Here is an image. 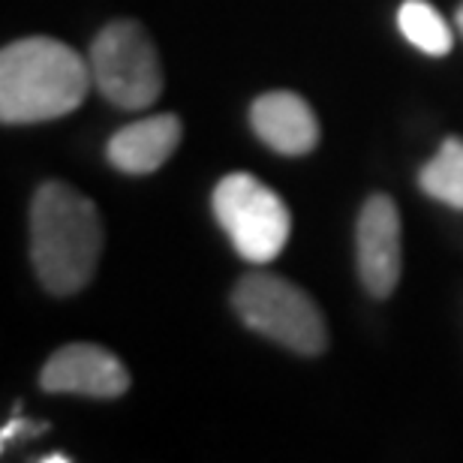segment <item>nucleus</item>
<instances>
[{"label": "nucleus", "mask_w": 463, "mask_h": 463, "mask_svg": "<svg viewBox=\"0 0 463 463\" xmlns=\"http://www.w3.org/2000/svg\"><path fill=\"white\" fill-rule=\"evenodd\" d=\"M103 256L97 205L63 181H45L31 202V262L52 295L85 289Z\"/></svg>", "instance_id": "obj_1"}, {"label": "nucleus", "mask_w": 463, "mask_h": 463, "mask_svg": "<svg viewBox=\"0 0 463 463\" xmlns=\"http://www.w3.org/2000/svg\"><path fill=\"white\" fill-rule=\"evenodd\" d=\"M94 85L90 63L67 43L27 36L0 52V120L40 124L85 103Z\"/></svg>", "instance_id": "obj_2"}, {"label": "nucleus", "mask_w": 463, "mask_h": 463, "mask_svg": "<svg viewBox=\"0 0 463 463\" xmlns=\"http://www.w3.org/2000/svg\"><path fill=\"white\" fill-rule=\"evenodd\" d=\"M232 304L247 328L298 352V355H319L328 346L326 319H322L317 301L286 277H241V283L232 292Z\"/></svg>", "instance_id": "obj_3"}, {"label": "nucleus", "mask_w": 463, "mask_h": 463, "mask_svg": "<svg viewBox=\"0 0 463 463\" xmlns=\"http://www.w3.org/2000/svg\"><path fill=\"white\" fill-rule=\"evenodd\" d=\"M217 223L223 226L241 259L265 265L283 253L292 232L286 202L247 172L226 175L211 196Z\"/></svg>", "instance_id": "obj_4"}, {"label": "nucleus", "mask_w": 463, "mask_h": 463, "mask_svg": "<svg viewBox=\"0 0 463 463\" xmlns=\"http://www.w3.org/2000/svg\"><path fill=\"white\" fill-rule=\"evenodd\" d=\"M90 76L118 109H147L163 94V70L151 36L129 18L106 24L90 45Z\"/></svg>", "instance_id": "obj_5"}, {"label": "nucleus", "mask_w": 463, "mask_h": 463, "mask_svg": "<svg viewBox=\"0 0 463 463\" xmlns=\"http://www.w3.org/2000/svg\"><path fill=\"white\" fill-rule=\"evenodd\" d=\"M358 274L373 298H388L401 280V211L385 193L364 202L355 226Z\"/></svg>", "instance_id": "obj_6"}, {"label": "nucleus", "mask_w": 463, "mask_h": 463, "mask_svg": "<svg viewBox=\"0 0 463 463\" xmlns=\"http://www.w3.org/2000/svg\"><path fill=\"white\" fill-rule=\"evenodd\" d=\"M40 385L52 394H85L109 401L127 392L129 373L115 352L97 344H70L43 364Z\"/></svg>", "instance_id": "obj_7"}, {"label": "nucleus", "mask_w": 463, "mask_h": 463, "mask_svg": "<svg viewBox=\"0 0 463 463\" xmlns=\"http://www.w3.org/2000/svg\"><path fill=\"white\" fill-rule=\"evenodd\" d=\"M250 124L268 147L283 156L310 154L319 142V120L292 90H268L250 109Z\"/></svg>", "instance_id": "obj_8"}, {"label": "nucleus", "mask_w": 463, "mask_h": 463, "mask_svg": "<svg viewBox=\"0 0 463 463\" xmlns=\"http://www.w3.org/2000/svg\"><path fill=\"white\" fill-rule=\"evenodd\" d=\"M181 120L172 112L133 120V124H127L109 138L106 156L115 169L127 175L156 172L175 154V147L181 145Z\"/></svg>", "instance_id": "obj_9"}, {"label": "nucleus", "mask_w": 463, "mask_h": 463, "mask_svg": "<svg viewBox=\"0 0 463 463\" xmlns=\"http://www.w3.org/2000/svg\"><path fill=\"white\" fill-rule=\"evenodd\" d=\"M419 187L442 205L463 211V142L458 136L446 138L437 156L419 172Z\"/></svg>", "instance_id": "obj_10"}, {"label": "nucleus", "mask_w": 463, "mask_h": 463, "mask_svg": "<svg viewBox=\"0 0 463 463\" xmlns=\"http://www.w3.org/2000/svg\"><path fill=\"white\" fill-rule=\"evenodd\" d=\"M397 24H401L403 36L415 49H421L424 54H433V58L449 54L451 45H455L449 22L428 4V0H403L401 13H397Z\"/></svg>", "instance_id": "obj_11"}, {"label": "nucleus", "mask_w": 463, "mask_h": 463, "mask_svg": "<svg viewBox=\"0 0 463 463\" xmlns=\"http://www.w3.org/2000/svg\"><path fill=\"white\" fill-rule=\"evenodd\" d=\"M49 430V424L45 421H27L22 415H15L13 421L4 424V430H0V439H4V446L9 439H18V437H40V433Z\"/></svg>", "instance_id": "obj_12"}, {"label": "nucleus", "mask_w": 463, "mask_h": 463, "mask_svg": "<svg viewBox=\"0 0 463 463\" xmlns=\"http://www.w3.org/2000/svg\"><path fill=\"white\" fill-rule=\"evenodd\" d=\"M43 463H70V458L67 455H45Z\"/></svg>", "instance_id": "obj_13"}, {"label": "nucleus", "mask_w": 463, "mask_h": 463, "mask_svg": "<svg viewBox=\"0 0 463 463\" xmlns=\"http://www.w3.org/2000/svg\"><path fill=\"white\" fill-rule=\"evenodd\" d=\"M458 27H460V33H463V4H460V9H458Z\"/></svg>", "instance_id": "obj_14"}]
</instances>
